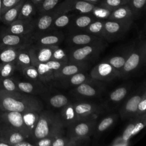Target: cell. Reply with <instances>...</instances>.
<instances>
[{
	"mask_svg": "<svg viewBox=\"0 0 146 146\" xmlns=\"http://www.w3.org/2000/svg\"><path fill=\"white\" fill-rule=\"evenodd\" d=\"M19 72L26 79L43 85L39 79L38 70L35 66L31 64L29 66L25 67Z\"/></svg>",
	"mask_w": 146,
	"mask_h": 146,
	"instance_id": "ab89813d",
	"label": "cell"
},
{
	"mask_svg": "<svg viewBox=\"0 0 146 146\" xmlns=\"http://www.w3.org/2000/svg\"><path fill=\"white\" fill-rule=\"evenodd\" d=\"M58 14L59 13L54 9L51 11L36 16L35 18L34 30L31 34L33 38L50 31L53 21Z\"/></svg>",
	"mask_w": 146,
	"mask_h": 146,
	"instance_id": "ac0fdd59",
	"label": "cell"
},
{
	"mask_svg": "<svg viewBox=\"0 0 146 146\" xmlns=\"http://www.w3.org/2000/svg\"><path fill=\"white\" fill-rule=\"evenodd\" d=\"M133 88L131 84H125L112 90L102 103L105 111H111L116 108L131 92Z\"/></svg>",
	"mask_w": 146,
	"mask_h": 146,
	"instance_id": "4fadbf2b",
	"label": "cell"
},
{
	"mask_svg": "<svg viewBox=\"0 0 146 146\" xmlns=\"http://www.w3.org/2000/svg\"><path fill=\"white\" fill-rule=\"evenodd\" d=\"M68 62L49 60L45 63H37L35 66L38 70L41 83L48 89L55 86V74L56 72Z\"/></svg>",
	"mask_w": 146,
	"mask_h": 146,
	"instance_id": "8992f818",
	"label": "cell"
},
{
	"mask_svg": "<svg viewBox=\"0 0 146 146\" xmlns=\"http://www.w3.org/2000/svg\"><path fill=\"white\" fill-rule=\"evenodd\" d=\"M112 11V10L107 7L100 6L99 5H95L91 12V14L96 19L106 20L108 19Z\"/></svg>",
	"mask_w": 146,
	"mask_h": 146,
	"instance_id": "ee69618b",
	"label": "cell"
},
{
	"mask_svg": "<svg viewBox=\"0 0 146 146\" xmlns=\"http://www.w3.org/2000/svg\"><path fill=\"white\" fill-rule=\"evenodd\" d=\"M134 19L131 9L127 4H125L113 9L107 19L132 24Z\"/></svg>",
	"mask_w": 146,
	"mask_h": 146,
	"instance_id": "4316f807",
	"label": "cell"
},
{
	"mask_svg": "<svg viewBox=\"0 0 146 146\" xmlns=\"http://www.w3.org/2000/svg\"><path fill=\"white\" fill-rule=\"evenodd\" d=\"M21 0H1L2 14L17 5Z\"/></svg>",
	"mask_w": 146,
	"mask_h": 146,
	"instance_id": "c3c4849f",
	"label": "cell"
},
{
	"mask_svg": "<svg viewBox=\"0 0 146 146\" xmlns=\"http://www.w3.org/2000/svg\"><path fill=\"white\" fill-rule=\"evenodd\" d=\"M90 74L86 71H81L76 73L64 79L59 80L55 83V87H62L63 88H68L70 87H75L83 83L92 80Z\"/></svg>",
	"mask_w": 146,
	"mask_h": 146,
	"instance_id": "d4e9b609",
	"label": "cell"
},
{
	"mask_svg": "<svg viewBox=\"0 0 146 146\" xmlns=\"http://www.w3.org/2000/svg\"><path fill=\"white\" fill-rule=\"evenodd\" d=\"M117 117V114L112 113L104 117L98 123H97L94 133V137L95 139L99 137L102 134L110 129L116 123Z\"/></svg>",
	"mask_w": 146,
	"mask_h": 146,
	"instance_id": "1f68e13d",
	"label": "cell"
},
{
	"mask_svg": "<svg viewBox=\"0 0 146 146\" xmlns=\"http://www.w3.org/2000/svg\"><path fill=\"white\" fill-rule=\"evenodd\" d=\"M90 75L92 79L103 82L120 78L119 72L105 60L94 66L91 70Z\"/></svg>",
	"mask_w": 146,
	"mask_h": 146,
	"instance_id": "2e32d148",
	"label": "cell"
},
{
	"mask_svg": "<svg viewBox=\"0 0 146 146\" xmlns=\"http://www.w3.org/2000/svg\"><path fill=\"white\" fill-rule=\"evenodd\" d=\"M106 88L103 82L93 79L73 87L70 94L76 100H90L100 98L105 92Z\"/></svg>",
	"mask_w": 146,
	"mask_h": 146,
	"instance_id": "5b68a950",
	"label": "cell"
},
{
	"mask_svg": "<svg viewBox=\"0 0 146 146\" xmlns=\"http://www.w3.org/2000/svg\"><path fill=\"white\" fill-rule=\"evenodd\" d=\"M76 15V13L72 12L58 14L53 21L50 31H61L62 29L67 28Z\"/></svg>",
	"mask_w": 146,
	"mask_h": 146,
	"instance_id": "4dcf8cb0",
	"label": "cell"
},
{
	"mask_svg": "<svg viewBox=\"0 0 146 146\" xmlns=\"http://www.w3.org/2000/svg\"><path fill=\"white\" fill-rule=\"evenodd\" d=\"M0 29H1V27H0Z\"/></svg>",
	"mask_w": 146,
	"mask_h": 146,
	"instance_id": "11a10c76",
	"label": "cell"
},
{
	"mask_svg": "<svg viewBox=\"0 0 146 146\" xmlns=\"http://www.w3.org/2000/svg\"><path fill=\"white\" fill-rule=\"evenodd\" d=\"M146 59V41L144 34L140 33L133 41L131 50L120 71V78L127 79L135 74L145 64Z\"/></svg>",
	"mask_w": 146,
	"mask_h": 146,
	"instance_id": "3957f363",
	"label": "cell"
},
{
	"mask_svg": "<svg viewBox=\"0 0 146 146\" xmlns=\"http://www.w3.org/2000/svg\"><path fill=\"white\" fill-rule=\"evenodd\" d=\"M107 42L90 44L83 46L70 48L68 51V62L84 63L90 65V63L96 60L107 46Z\"/></svg>",
	"mask_w": 146,
	"mask_h": 146,
	"instance_id": "277c9868",
	"label": "cell"
},
{
	"mask_svg": "<svg viewBox=\"0 0 146 146\" xmlns=\"http://www.w3.org/2000/svg\"><path fill=\"white\" fill-rule=\"evenodd\" d=\"M47 91L42 95L47 96L45 101L50 107L54 109L60 110L71 102L70 98L66 95L61 93H54L50 95L48 94Z\"/></svg>",
	"mask_w": 146,
	"mask_h": 146,
	"instance_id": "f546056e",
	"label": "cell"
},
{
	"mask_svg": "<svg viewBox=\"0 0 146 146\" xmlns=\"http://www.w3.org/2000/svg\"><path fill=\"white\" fill-rule=\"evenodd\" d=\"M17 71L15 62L3 63L0 62V78L13 76Z\"/></svg>",
	"mask_w": 146,
	"mask_h": 146,
	"instance_id": "7bdbcfd3",
	"label": "cell"
},
{
	"mask_svg": "<svg viewBox=\"0 0 146 146\" xmlns=\"http://www.w3.org/2000/svg\"><path fill=\"white\" fill-rule=\"evenodd\" d=\"M25 139H27L18 131L0 127V140L8 143L10 146H14L15 144Z\"/></svg>",
	"mask_w": 146,
	"mask_h": 146,
	"instance_id": "f1b7e54d",
	"label": "cell"
},
{
	"mask_svg": "<svg viewBox=\"0 0 146 146\" xmlns=\"http://www.w3.org/2000/svg\"><path fill=\"white\" fill-rule=\"evenodd\" d=\"M88 68L89 65L87 64L68 62L56 72L55 74V85L57 82L64 79L79 72L86 71Z\"/></svg>",
	"mask_w": 146,
	"mask_h": 146,
	"instance_id": "44dd1931",
	"label": "cell"
},
{
	"mask_svg": "<svg viewBox=\"0 0 146 146\" xmlns=\"http://www.w3.org/2000/svg\"><path fill=\"white\" fill-rule=\"evenodd\" d=\"M28 48L29 47L21 50L14 62L18 71H20L25 67L32 64Z\"/></svg>",
	"mask_w": 146,
	"mask_h": 146,
	"instance_id": "8d00e7d4",
	"label": "cell"
},
{
	"mask_svg": "<svg viewBox=\"0 0 146 146\" xmlns=\"http://www.w3.org/2000/svg\"><path fill=\"white\" fill-rule=\"evenodd\" d=\"M68 52L64 49L61 48L60 46H57L54 49L51 60L56 61H62V62H68Z\"/></svg>",
	"mask_w": 146,
	"mask_h": 146,
	"instance_id": "f6af8a7d",
	"label": "cell"
},
{
	"mask_svg": "<svg viewBox=\"0 0 146 146\" xmlns=\"http://www.w3.org/2000/svg\"><path fill=\"white\" fill-rule=\"evenodd\" d=\"M64 38V34L61 31H49L33 38V45L38 47L60 46Z\"/></svg>",
	"mask_w": 146,
	"mask_h": 146,
	"instance_id": "e0dca14e",
	"label": "cell"
},
{
	"mask_svg": "<svg viewBox=\"0 0 146 146\" xmlns=\"http://www.w3.org/2000/svg\"><path fill=\"white\" fill-rule=\"evenodd\" d=\"M105 20L96 19L91 22L82 32L103 38V32Z\"/></svg>",
	"mask_w": 146,
	"mask_h": 146,
	"instance_id": "74e56055",
	"label": "cell"
},
{
	"mask_svg": "<svg viewBox=\"0 0 146 146\" xmlns=\"http://www.w3.org/2000/svg\"><path fill=\"white\" fill-rule=\"evenodd\" d=\"M74 106L80 120L98 119L99 116L106 111L102 104L91 100H76Z\"/></svg>",
	"mask_w": 146,
	"mask_h": 146,
	"instance_id": "52a82bcc",
	"label": "cell"
},
{
	"mask_svg": "<svg viewBox=\"0 0 146 146\" xmlns=\"http://www.w3.org/2000/svg\"><path fill=\"white\" fill-rule=\"evenodd\" d=\"M33 43L31 35H17L7 33L0 29V49L6 47H29Z\"/></svg>",
	"mask_w": 146,
	"mask_h": 146,
	"instance_id": "7c38bea8",
	"label": "cell"
},
{
	"mask_svg": "<svg viewBox=\"0 0 146 146\" xmlns=\"http://www.w3.org/2000/svg\"><path fill=\"white\" fill-rule=\"evenodd\" d=\"M40 112L31 111L22 113L23 123L26 129L29 133L30 140L34 129L36 125Z\"/></svg>",
	"mask_w": 146,
	"mask_h": 146,
	"instance_id": "d6a6232c",
	"label": "cell"
},
{
	"mask_svg": "<svg viewBox=\"0 0 146 146\" xmlns=\"http://www.w3.org/2000/svg\"><path fill=\"white\" fill-rule=\"evenodd\" d=\"M65 39L66 43L70 48L83 46L90 44L100 43L106 41L101 36L85 32L68 33Z\"/></svg>",
	"mask_w": 146,
	"mask_h": 146,
	"instance_id": "9a60e30c",
	"label": "cell"
},
{
	"mask_svg": "<svg viewBox=\"0 0 146 146\" xmlns=\"http://www.w3.org/2000/svg\"><path fill=\"white\" fill-rule=\"evenodd\" d=\"M128 1L129 0H102L98 5L113 10L119 6L127 4Z\"/></svg>",
	"mask_w": 146,
	"mask_h": 146,
	"instance_id": "bcb514c9",
	"label": "cell"
},
{
	"mask_svg": "<svg viewBox=\"0 0 146 146\" xmlns=\"http://www.w3.org/2000/svg\"><path fill=\"white\" fill-rule=\"evenodd\" d=\"M129 123L123 130L120 137L124 140L130 139L140 132L146 125V116L135 117L129 120Z\"/></svg>",
	"mask_w": 146,
	"mask_h": 146,
	"instance_id": "603a6c76",
	"label": "cell"
},
{
	"mask_svg": "<svg viewBox=\"0 0 146 146\" xmlns=\"http://www.w3.org/2000/svg\"><path fill=\"white\" fill-rule=\"evenodd\" d=\"M13 78L19 90L25 94L36 96L38 95H42L49 89L44 86L34 82L27 79H22L18 77L13 76Z\"/></svg>",
	"mask_w": 146,
	"mask_h": 146,
	"instance_id": "ffe728a7",
	"label": "cell"
},
{
	"mask_svg": "<svg viewBox=\"0 0 146 146\" xmlns=\"http://www.w3.org/2000/svg\"><path fill=\"white\" fill-rule=\"evenodd\" d=\"M144 91L145 87L144 84L129 95L119 110V115L122 120H129L136 116L137 105Z\"/></svg>",
	"mask_w": 146,
	"mask_h": 146,
	"instance_id": "30bf717a",
	"label": "cell"
},
{
	"mask_svg": "<svg viewBox=\"0 0 146 146\" xmlns=\"http://www.w3.org/2000/svg\"><path fill=\"white\" fill-rule=\"evenodd\" d=\"M36 6L42 0H30Z\"/></svg>",
	"mask_w": 146,
	"mask_h": 146,
	"instance_id": "f5cc1de1",
	"label": "cell"
},
{
	"mask_svg": "<svg viewBox=\"0 0 146 146\" xmlns=\"http://www.w3.org/2000/svg\"><path fill=\"white\" fill-rule=\"evenodd\" d=\"M36 7L30 0H25L23 3L17 19H29L36 17Z\"/></svg>",
	"mask_w": 146,
	"mask_h": 146,
	"instance_id": "836d02e7",
	"label": "cell"
},
{
	"mask_svg": "<svg viewBox=\"0 0 146 146\" xmlns=\"http://www.w3.org/2000/svg\"><path fill=\"white\" fill-rule=\"evenodd\" d=\"M62 0H42L36 6L38 15L54 10Z\"/></svg>",
	"mask_w": 146,
	"mask_h": 146,
	"instance_id": "f35d334b",
	"label": "cell"
},
{
	"mask_svg": "<svg viewBox=\"0 0 146 146\" xmlns=\"http://www.w3.org/2000/svg\"><path fill=\"white\" fill-rule=\"evenodd\" d=\"M35 18L17 19L8 26L1 27V30L17 35H31L34 30Z\"/></svg>",
	"mask_w": 146,
	"mask_h": 146,
	"instance_id": "d6986e66",
	"label": "cell"
},
{
	"mask_svg": "<svg viewBox=\"0 0 146 146\" xmlns=\"http://www.w3.org/2000/svg\"><path fill=\"white\" fill-rule=\"evenodd\" d=\"M146 0H129L127 3L131 9L135 18L139 17L145 10Z\"/></svg>",
	"mask_w": 146,
	"mask_h": 146,
	"instance_id": "b9f144b4",
	"label": "cell"
},
{
	"mask_svg": "<svg viewBox=\"0 0 146 146\" xmlns=\"http://www.w3.org/2000/svg\"><path fill=\"white\" fill-rule=\"evenodd\" d=\"M66 132V128L59 119L58 113L50 110H42L39 113L31 140L34 143L47 136L55 140L59 136L65 135Z\"/></svg>",
	"mask_w": 146,
	"mask_h": 146,
	"instance_id": "7a4b0ae2",
	"label": "cell"
},
{
	"mask_svg": "<svg viewBox=\"0 0 146 146\" xmlns=\"http://www.w3.org/2000/svg\"><path fill=\"white\" fill-rule=\"evenodd\" d=\"M57 47V46H56ZM56 47H38L30 46L28 51L31 58V64L45 63L51 60L52 52Z\"/></svg>",
	"mask_w": 146,
	"mask_h": 146,
	"instance_id": "7402d4cb",
	"label": "cell"
},
{
	"mask_svg": "<svg viewBox=\"0 0 146 146\" xmlns=\"http://www.w3.org/2000/svg\"><path fill=\"white\" fill-rule=\"evenodd\" d=\"M58 115L61 123L66 129L73 123L80 120L79 117L75 110L72 101L61 108Z\"/></svg>",
	"mask_w": 146,
	"mask_h": 146,
	"instance_id": "484cf974",
	"label": "cell"
},
{
	"mask_svg": "<svg viewBox=\"0 0 146 146\" xmlns=\"http://www.w3.org/2000/svg\"><path fill=\"white\" fill-rule=\"evenodd\" d=\"M0 92H21L18 88L13 76L0 78Z\"/></svg>",
	"mask_w": 146,
	"mask_h": 146,
	"instance_id": "60d3db41",
	"label": "cell"
},
{
	"mask_svg": "<svg viewBox=\"0 0 146 146\" xmlns=\"http://www.w3.org/2000/svg\"><path fill=\"white\" fill-rule=\"evenodd\" d=\"M96 18L91 14H78L72 19L66 28L68 33L82 32L91 22Z\"/></svg>",
	"mask_w": 146,
	"mask_h": 146,
	"instance_id": "cb8c5ba5",
	"label": "cell"
},
{
	"mask_svg": "<svg viewBox=\"0 0 146 146\" xmlns=\"http://www.w3.org/2000/svg\"><path fill=\"white\" fill-rule=\"evenodd\" d=\"M27 47H6L0 49V62L11 63L15 62L19 52Z\"/></svg>",
	"mask_w": 146,
	"mask_h": 146,
	"instance_id": "d590c367",
	"label": "cell"
},
{
	"mask_svg": "<svg viewBox=\"0 0 146 146\" xmlns=\"http://www.w3.org/2000/svg\"><path fill=\"white\" fill-rule=\"evenodd\" d=\"M0 127L18 131L30 140L23 123L22 113L21 112L0 111Z\"/></svg>",
	"mask_w": 146,
	"mask_h": 146,
	"instance_id": "ba28073f",
	"label": "cell"
},
{
	"mask_svg": "<svg viewBox=\"0 0 146 146\" xmlns=\"http://www.w3.org/2000/svg\"><path fill=\"white\" fill-rule=\"evenodd\" d=\"M80 1H82L87 3L94 4V5H98L99 4V3L101 2L102 0H80Z\"/></svg>",
	"mask_w": 146,
	"mask_h": 146,
	"instance_id": "816d5d0a",
	"label": "cell"
},
{
	"mask_svg": "<svg viewBox=\"0 0 146 146\" xmlns=\"http://www.w3.org/2000/svg\"><path fill=\"white\" fill-rule=\"evenodd\" d=\"M132 44L133 42L129 43L128 46L124 47L123 50L119 54L108 56L104 60L110 64L117 71H118L120 74V71L131 50Z\"/></svg>",
	"mask_w": 146,
	"mask_h": 146,
	"instance_id": "83f0119b",
	"label": "cell"
},
{
	"mask_svg": "<svg viewBox=\"0 0 146 146\" xmlns=\"http://www.w3.org/2000/svg\"><path fill=\"white\" fill-rule=\"evenodd\" d=\"M43 110L42 102L34 95L22 92H0V111L21 113Z\"/></svg>",
	"mask_w": 146,
	"mask_h": 146,
	"instance_id": "6da1fadb",
	"label": "cell"
},
{
	"mask_svg": "<svg viewBox=\"0 0 146 146\" xmlns=\"http://www.w3.org/2000/svg\"><path fill=\"white\" fill-rule=\"evenodd\" d=\"M1 15H2V2L0 0V21H1Z\"/></svg>",
	"mask_w": 146,
	"mask_h": 146,
	"instance_id": "db71d44e",
	"label": "cell"
},
{
	"mask_svg": "<svg viewBox=\"0 0 146 146\" xmlns=\"http://www.w3.org/2000/svg\"><path fill=\"white\" fill-rule=\"evenodd\" d=\"M129 145H130V140H124L120 136L116 137L110 144L111 146H128Z\"/></svg>",
	"mask_w": 146,
	"mask_h": 146,
	"instance_id": "681fc988",
	"label": "cell"
},
{
	"mask_svg": "<svg viewBox=\"0 0 146 146\" xmlns=\"http://www.w3.org/2000/svg\"><path fill=\"white\" fill-rule=\"evenodd\" d=\"M143 116H146V91L144 92L142 98L137 105L135 117H141Z\"/></svg>",
	"mask_w": 146,
	"mask_h": 146,
	"instance_id": "7dc6e473",
	"label": "cell"
},
{
	"mask_svg": "<svg viewBox=\"0 0 146 146\" xmlns=\"http://www.w3.org/2000/svg\"><path fill=\"white\" fill-rule=\"evenodd\" d=\"M25 0H21L17 5L8 9L1 15V21L5 26H8L17 19L21 7Z\"/></svg>",
	"mask_w": 146,
	"mask_h": 146,
	"instance_id": "e575fe53",
	"label": "cell"
},
{
	"mask_svg": "<svg viewBox=\"0 0 146 146\" xmlns=\"http://www.w3.org/2000/svg\"><path fill=\"white\" fill-rule=\"evenodd\" d=\"M132 25L131 23L106 19L104 21L103 38L106 42H116L125 35Z\"/></svg>",
	"mask_w": 146,
	"mask_h": 146,
	"instance_id": "9c48e42d",
	"label": "cell"
},
{
	"mask_svg": "<svg viewBox=\"0 0 146 146\" xmlns=\"http://www.w3.org/2000/svg\"><path fill=\"white\" fill-rule=\"evenodd\" d=\"M97 119L80 120L66 129V135L68 137H90L94 134Z\"/></svg>",
	"mask_w": 146,
	"mask_h": 146,
	"instance_id": "8fae6325",
	"label": "cell"
},
{
	"mask_svg": "<svg viewBox=\"0 0 146 146\" xmlns=\"http://www.w3.org/2000/svg\"><path fill=\"white\" fill-rule=\"evenodd\" d=\"M14 146H34V144L33 141L25 139L14 145Z\"/></svg>",
	"mask_w": 146,
	"mask_h": 146,
	"instance_id": "f907efd6",
	"label": "cell"
},
{
	"mask_svg": "<svg viewBox=\"0 0 146 146\" xmlns=\"http://www.w3.org/2000/svg\"><path fill=\"white\" fill-rule=\"evenodd\" d=\"M95 5L80 0H62L55 10L59 14L68 12L87 14L91 13Z\"/></svg>",
	"mask_w": 146,
	"mask_h": 146,
	"instance_id": "5bb4252c",
	"label": "cell"
}]
</instances>
